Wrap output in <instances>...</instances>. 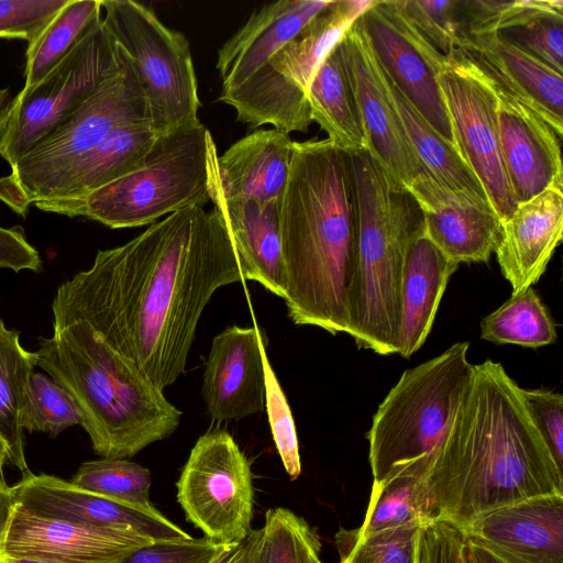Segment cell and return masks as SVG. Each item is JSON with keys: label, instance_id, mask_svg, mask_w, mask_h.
Returning a JSON list of instances; mask_svg holds the SVG:
<instances>
[{"label": "cell", "instance_id": "cell-1", "mask_svg": "<svg viewBox=\"0 0 563 563\" xmlns=\"http://www.w3.org/2000/svg\"><path fill=\"white\" fill-rule=\"evenodd\" d=\"M243 280L213 208L168 214L63 283L53 324L85 321L124 362L164 390L185 373L200 317L220 287Z\"/></svg>", "mask_w": 563, "mask_h": 563}, {"label": "cell", "instance_id": "cell-2", "mask_svg": "<svg viewBox=\"0 0 563 563\" xmlns=\"http://www.w3.org/2000/svg\"><path fill=\"white\" fill-rule=\"evenodd\" d=\"M437 519L461 528L532 497L563 494L559 468L521 387L500 363L474 365L471 385L439 441L426 476Z\"/></svg>", "mask_w": 563, "mask_h": 563}, {"label": "cell", "instance_id": "cell-3", "mask_svg": "<svg viewBox=\"0 0 563 563\" xmlns=\"http://www.w3.org/2000/svg\"><path fill=\"white\" fill-rule=\"evenodd\" d=\"M279 220L288 317L349 334L357 252L350 153L328 139L294 142Z\"/></svg>", "mask_w": 563, "mask_h": 563}, {"label": "cell", "instance_id": "cell-4", "mask_svg": "<svg viewBox=\"0 0 563 563\" xmlns=\"http://www.w3.org/2000/svg\"><path fill=\"white\" fill-rule=\"evenodd\" d=\"M37 366L74 399L96 454L130 459L172 435L181 411L81 320L53 324Z\"/></svg>", "mask_w": 563, "mask_h": 563}, {"label": "cell", "instance_id": "cell-5", "mask_svg": "<svg viewBox=\"0 0 563 563\" xmlns=\"http://www.w3.org/2000/svg\"><path fill=\"white\" fill-rule=\"evenodd\" d=\"M357 205V252L349 335L358 349L398 352L400 288L408 252L424 233L410 190L366 150L350 153Z\"/></svg>", "mask_w": 563, "mask_h": 563}, {"label": "cell", "instance_id": "cell-6", "mask_svg": "<svg viewBox=\"0 0 563 563\" xmlns=\"http://www.w3.org/2000/svg\"><path fill=\"white\" fill-rule=\"evenodd\" d=\"M217 146L200 122L159 135L143 164L85 196L34 206L111 229L153 224L163 216L210 201Z\"/></svg>", "mask_w": 563, "mask_h": 563}, {"label": "cell", "instance_id": "cell-7", "mask_svg": "<svg viewBox=\"0 0 563 563\" xmlns=\"http://www.w3.org/2000/svg\"><path fill=\"white\" fill-rule=\"evenodd\" d=\"M468 342L405 371L378 406L368 431L374 483L401 473L427 476L433 452L464 398L474 373Z\"/></svg>", "mask_w": 563, "mask_h": 563}, {"label": "cell", "instance_id": "cell-8", "mask_svg": "<svg viewBox=\"0 0 563 563\" xmlns=\"http://www.w3.org/2000/svg\"><path fill=\"white\" fill-rule=\"evenodd\" d=\"M373 0H330L291 40L279 47L247 80L220 92L236 120L253 128L271 124L289 134L307 132L312 119L308 89L328 51Z\"/></svg>", "mask_w": 563, "mask_h": 563}, {"label": "cell", "instance_id": "cell-9", "mask_svg": "<svg viewBox=\"0 0 563 563\" xmlns=\"http://www.w3.org/2000/svg\"><path fill=\"white\" fill-rule=\"evenodd\" d=\"M102 21L128 55L147 103L150 123L165 135L200 123L197 77L186 36L133 0H101Z\"/></svg>", "mask_w": 563, "mask_h": 563}, {"label": "cell", "instance_id": "cell-10", "mask_svg": "<svg viewBox=\"0 0 563 563\" xmlns=\"http://www.w3.org/2000/svg\"><path fill=\"white\" fill-rule=\"evenodd\" d=\"M133 122L150 123V117L145 96L126 55L113 77L11 166L10 175L0 178V200L15 213L25 216L77 159L112 130Z\"/></svg>", "mask_w": 563, "mask_h": 563}, {"label": "cell", "instance_id": "cell-11", "mask_svg": "<svg viewBox=\"0 0 563 563\" xmlns=\"http://www.w3.org/2000/svg\"><path fill=\"white\" fill-rule=\"evenodd\" d=\"M125 57L102 21L40 82L14 97L1 157L18 163L113 77Z\"/></svg>", "mask_w": 563, "mask_h": 563}, {"label": "cell", "instance_id": "cell-12", "mask_svg": "<svg viewBox=\"0 0 563 563\" xmlns=\"http://www.w3.org/2000/svg\"><path fill=\"white\" fill-rule=\"evenodd\" d=\"M176 487L187 521L209 541L236 544L252 532L251 463L228 431L211 430L196 441Z\"/></svg>", "mask_w": 563, "mask_h": 563}, {"label": "cell", "instance_id": "cell-13", "mask_svg": "<svg viewBox=\"0 0 563 563\" xmlns=\"http://www.w3.org/2000/svg\"><path fill=\"white\" fill-rule=\"evenodd\" d=\"M438 79L457 150L504 222L518 205L501 155L495 82L457 51L446 55Z\"/></svg>", "mask_w": 563, "mask_h": 563}, {"label": "cell", "instance_id": "cell-14", "mask_svg": "<svg viewBox=\"0 0 563 563\" xmlns=\"http://www.w3.org/2000/svg\"><path fill=\"white\" fill-rule=\"evenodd\" d=\"M361 20L386 75L430 125L457 148L438 79L446 55L418 31L399 0H373Z\"/></svg>", "mask_w": 563, "mask_h": 563}, {"label": "cell", "instance_id": "cell-15", "mask_svg": "<svg viewBox=\"0 0 563 563\" xmlns=\"http://www.w3.org/2000/svg\"><path fill=\"white\" fill-rule=\"evenodd\" d=\"M366 137V150L406 187L427 170L402 128L384 70L361 16L339 40Z\"/></svg>", "mask_w": 563, "mask_h": 563}, {"label": "cell", "instance_id": "cell-16", "mask_svg": "<svg viewBox=\"0 0 563 563\" xmlns=\"http://www.w3.org/2000/svg\"><path fill=\"white\" fill-rule=\"evenodd\" d=\"M12 486L14 498L48 518L129 532L154 541L191 538L153 505H134L75 486L70 481L30 471Z\"/></svg>", "mask_w": 563, "mask_h": 563}, {"label": "cell", "instance_id": "cell-17", "mask_svg": "<svg viewBox=\"0 0 563 563\" xmlns=\"http://www.w3.org/2000/svg\"><path fill=\"white\" fill-rule=\"evenodd\" d=\"M154 542L157 541L129 532L41 516L16 501L0 547V558L119 563Z\"/></svg>", "mask_w": 563, "mask_h": 563}, {"label": "cell", "instance_id": "cell-18", "mask_svg": "<svg viewBox=\"0 0 563 563\" xmlns=\"http://www.w3.org/2000/svg\"><path fill=\"white\" fill-rule=\"evenodd\" d=\"M264 338L256 325L227 327L212 340L201 394L217 422L240 420L265 407Z\"/></svg>", "mask_w": 563, "mask_h": 563}, {"label": "cell", "instance_id": "cell-19", "mask_svg": "<svg viewBox=\"0 0 563 563\" xmlns=\"http://www.w3.org/2000/svg\"><path fill=\"white\" fill-rule=\"evenodd\" d=\"M424 222V235L451 261L488 262L501 238V221L487 201L438 183L428 172L407 186Z\"/></svg>", "mask_w": 563, "mask_h": 563}, {"label": "cell", "instance_id": "cell-20", "mask_svg": "<svg viewBox=\"0 0 563 563\" xmlns=\"http://www.w3.org/2000/svg\"><path fill=\"white\" fill-rule=\"evenodd\" d=\"M496 92L501 155L517 205L562 190L561 137L528 106L498 86Z\"/></svg>", "mask_w": 563, "mask_h": 563}, {"label": "cell", "instance_id": "cell-21", "mask_svg": "<svg viewBox=\"0 0 563 563\" xmlns=\"http://www.w3.org/2000/svg\"><path fill=\"white\" fill-rule=\"evenodd\" d=\"M462 529L514 563H563V494L496 508Z\"/></svg>", "mask_w": 563, "mask_h": 563}, {"label": "cell", "instance_id": "cell-22", "mask_svg": "<svg viewBox=\"0 0 563 563\" xmlns=\"http://www.w3.org/2000/svg\"><path fill=\"white\" fill-rule=\"evenodd\" d=\"M500 89L539 114L562 139L563 77L497 33L467 35L456 49Z\"/></svg>", "mask_w": 563, "mask_h": 563}, {"label": "cell", "instance_id": "cell-23", "mask_svg": "<svg viewBox=\"0 0 563 563\" xmlns=\"http://www.w3.org/2000/svg\"><path fill=\"white\" fill-rule=\"evenodd\" d=\"M292 143L289 134L261 129L233 143L213 165L210 200L279 201L286 189Z\"/></svg>", "mask_w": 563, "mask_h": 563}, {"label": "cell", "instance_id": "cell-24", "mask_svg": "<svg viewBox=\"0 0 563 563\" xmlns=\"http://www.w3.org/2000/svg\"><path fill=\"white\" fill-rule=\"evenodd\" d=\"M563 192L550 188L526 202L501 222V238L495 251L504 277L516 295L532 287L562 241Z\"/></svg>", "mask_w": 563, "mask_h": 563}, {"label": "cell", "instance_id": "cell-25", "mask_svg": "<svg viewBox=\"0 0 563 563\" xmlns=\"http://www.w3.org/2000/svg\"><path fill=\"white\" fill-rule=\"evenodd\" d=\"M330 0H279L255 11L218 51L221 91L247 80Z\"/></svg>", "mask_w": 563, "mask_h": 563}, {"label": "cell", "instance_id": "cell-26", "mask_svg": "<svg viewBox=\"0 0 563 563\" xmlns=\"http://www.w3.org/2000/svg\"><path fill=\"white\" fill-rule=\"evenodd\" d=\"M231 235L243 279L260 283L284 298L285 272L280 241L279 201L210 200Z\"/></svg>", "mask_w": 563, "mask_h": 563}, {"label": "cell", "instance_id": "cell-27", "mask_svg": "<svg viewBox=\"0 0 563 563\" xmlns=\"http://www.w3.org/2000/svg\"><path fill=\"white\" fill-rule=\"evenodd\" d=\"M459 264L426 235L411 245L401 279L398 354L409 358L431 332L441 299Z\"/></svg>", "mask_w": 563, "mask_h": 563}, {"label": "cell", "instance_id": "cell-28", "mask_svg": "<svg viewBox=\"0 0 563 563\" xmlns=\"http://www.w3.org/2000/svg\"><path fill=\"white\" fill-rule=\"evenodd\" d=\"M158 136L148 122L115 128L66 169L37 202L78 198L125 176L143 164Z\"/></svg>", "mask_w": 563, "mask_h": 563}, {"label": "cell", "instance_id": "cell-29", "mask_svg": "<svg viewBox=\"0 0 563 563\" xmlns=\"http://www.w3.org/2000/svg\"><path fill=\"white\" fill-rule=\"evenodd\" d=\"M312 121L339 148H366V137L342 46L338 41L318 65L308 89Z\"/></svg>", "mask_w": 563, "mask_h": 563}, {"label": "cell", "instance_id": "cell-30", "mask_svg": "<svg viewBox=\"0 0 563 563\" xmlns=\"http://www.w3.org/2000/svg\"><path fill=\"white\" fill-rule=\"evenodd\" d=\"M384 74L407 139L423 168L444 187L489 202L482 184L459 150L430 125Z\"/></svg>", "mask_w": 563, "mask_h": 563}, {"label": "cell", "instance_id": "cell-31", "mask_svg": "<svg viewBox=\"0 0 563 563\" xmlns=\"http://www.w3.org/2000/svg\"><path fill=\"white\" fill-rule=\"evenodd\" d=\"M101 22V0H68L29 44L23 88L40 82Z\"/></svg>", "mask_w": 563, "mask_h": 563}, {"label": "cell", "instance_id": "cell-32", "mask_svg": "<svg viewBox=\"0 0 563 563\" xmlns=\"http://www.w3.org/2000/svg\"><path fill=\"white\" fill-rule=\"evenodd\" d=\"M35 366L36 352L24 349L20 333L8 329L0 319V435L9 446L10 462L23 473L29 470L21 415Z\"/></svg>", "mask_w": 563, "mask_h": 563}, {"label": "cell", "instance_id": "cell-33", "mask_svg": "<svg viewBox=\"0 0 563 563\" xmlns=\"http://www.w3.org/2000/svg\"><path fill=\"white\" fill-rule=\"evenodd\" d=\"M426 477L401 473L387 481L374 483L358 537L399 528H421L435 520Z\"/></svg>", "mask_w": 563, "mask_h": 563}, {"label": "cell", "instance_id": "cell-34", "mask_svg": "<svg viewBox=\"0 0 563 563\" xmlns=\"http://www.w3.org/2000/svg\"><path fill=\"white\" fill-rule=\"evenodd\" d=\"M481 336L495 344L538 349L555 342V323L532 287L525 289L483 318Z\"/></svg>", "mask_w": 563, "mask_h": 563}, {"label": "cell", "instance_id": "cell-35", "mask_svg": "<svg viewBox=\"0 0 563 563\" xmlns=\"http://www.w3.org/2000/svg\"><path fill=\"white\" fill-rule=\"evenodd\" d=\"M313 528L288 508H271L260 529L252 563H322Z\"/></svg>", "mask_w": 563, "mask_h": 563}, {"label": "cell", "instance_id": "cell-36", "mask_svg": "<svg viewBox=\"0 0 563 563\" xmlns=\"http://www.w3.org/2000/svg\"><path fill=\"white\" fill-rule=\"evenodd\" d=\"M497 34L562 75V1L536 0L528 12Z\"/></svg>", "mask_w": 563, "mask_h": 563}, {"label": "cell", "instance_id": "cell-37", "mask_svg": "<svg viewBox=\"0 0 563 563\" xmlns=\"http://www.w3.org/2000/svg\"><path fill=\"white\" fill-rule=\"evenodd\" d=\"M75 486L97 495L142 506H151V473L128 459L84 462L70 481Z\"/></svg>", "mask_w": 563, "mask_h": 563}, {"label": "cell", "instance_id": "cell-38", "mask_svg": "<svg viewBox=\"0 0 563 563\" xmlns=\"http://www.w3.org/2000/svg\"><path fill=\"white\" fill-rule=\"evenodd\" d=\"M76 424H82V416L71 396L52 377L34 372L21 415L22 429L56 437Z\"/></svg>", "mask_w": 563, "mask_h": 563}, {"label": "cell", "instance_id": "cell-39", "mask_svg": "<svg viewBox=\"0 0 563 563\" xmlns=\"http://www.w3.org/2000/svg\"><path fill=\"white\" fill-rule=\"evenodd\" d=\"M420 528H399L358 537L354 529H340L335 545L339 563H416Z\"/></svg>", "mask_w": 563, "mask_h": 563}, {"label": "cell", "instance_id": "cell-40", "mask_svg": "<svg viewBox=\"0 0 563 563\" xmlns=\"http://www.w3.org/2000/svg\"><path fill=\"white\" fill-rule=\"evenodd\" d=\"M265 408L275 448L290 479L301 474V460L294 417L284 390L273 371L268 356L264 357Z\"/></svg>", "mask_w": 563, "mask_h": 563}, {"label": "cell", "instance_id": "cell-41", "mask_svg": "<svg viewBox=\"0 0 563 563\" xmlns=\"http://www.w3.org/2000/svg\"><path fill=\"white\" fill-rule=\"evenodd\" d=\"M408 19L442 54L459 44L456 0H399Z\"/></svg>", "mask_w": 563, "mask_h": 563}, {"label": "cell", "instance_id": "cell-42", "mask_svg": "<svg viewBox=\"0 0 563 563\" xmlns=\"http://www.w3.org/2000/svg\"><path fill=\"white\" fill-rule=\"evenodd\" d=\"M68 0H0V38L32 43Z\"/></svg>", "mask_w": 563, "mask_h": 563}, {"label": "cell", "instance_id": "cell-43", "mask_svg": "<svg viewBox=\"0 0 563 563\" xmlns=\"http://www.w3.org/2000/svg\"><path fill=\"white\" fill-rule=\"evenodd\" d=\"M529 413L556 465L563 471V396L544 389L521 388Z\"/></svg>", "mask_w": 563, "mask_h": 563}, {"label": "cell", "instance_id": "cell-44", "mask_svg": "<svg viewBox=\"0 0 563 563\" xmlns=\"http://www.w3.org/2000/svg\"><path fill=\"white\" fill-rule=\"evenodd\" d=\"M463 529L435 519L422 526L417 536L416 563H466Z\"/></svg>", "mask_w": 563, "mask_h": 563}, {"label": "cell", "instance_id": "cell-45", "mask_svg": "<svg viewBox=\"0 0 563 563\" xmlns=\"http://www.w3.org/2000/svg\"><path fill=\"white\" fill-rule=\"evenodd\" d=\"M223 547L206 538L157 541L136 550L119 563H209Z\"/></svg>", "mask_w": 563, "mask_h": 563}, {"label": "cell", "instance_id": "cell-46", "mask_svg": "<svg viewBox=\"0 0 563 563\" xmlns=\"http://www.w3.org/2000/svg\"><path fill=\"white\" fill-rule=\"evenodd\" d=\"M7 268L14 273L21 271L38 272L42 260L36 249L30 244L24 229L20 225L0 227V269Z\"/></svg>", "mask_w": 563, "mask_h": 563}, {"label": "cell", "instance_id": "cell-47", "mask_svg": "<svg viewBox=\"0 0 563 563\" xmlns=\"http://www.w3.org/2000/svg\"><path fill=\"white\" fill-rule=\"evenodd\" d=\"M465 560L466 563H514L467 536L465 543Z\"/></svg>", "mask_w": 563, "mask_h": 563}, {"label": "cell", "instance_id": "cell-48", "mask_svg": "<svg viewBox=\"0 0 563 563\" xmlns=\"http://www.w3.org/2000/svg\"><path fill=\"white\" fill-rule=\"evenodd\" d=\"M15 503L12 486L7 484L3 473L0 472V547Z\"/></svg>", "mask_w": 563, "mask_h": 563}, {"label": "cell", "instance_id": "cell-49", "mask_svg": "<svg viewBox=\"0 0 563 563\" xmlns=\"http://www.w3.org/2000/svg\"><path fill=\"white\" fill-rule=\"evenodd\" d=\"M252 532L241 543L224 545L209 563H242L251 545Z\"/></svg>", "mask_w": 563, "mask_h": 563}, {"label": "cell", "instance_id": "cell-50", "mask_svg": "<svg viewBox=\"0 0 563 563\" xmlns=\"http://www.w3.org/2000/svg\"><path fill=\"white\" fill-rule=\"evenodd\" d=\"M13 102L14 98L10 89H0V137L7 129L13 109Z\"/></svg>", "mask_w": 563, "mask_h": 563}, {"label": "cell", "instance_id": "cell-51", "mask_svg": "<svg viewBox=\"0 0 563 563\" xmlns=\"http://www.w3.org/2000/svg\"><path fill=\"white\" fill-rule=\"evenodd\" d=\"M10 462V451L7 442L0 435V472H2L5 462Z\"/></svg>", "mask_w": 563, "mask_h": 563}, {"label": "cell", "instance_id": "cell-52", "mask_svg": "<svg viewBox=\"0 0 563 563\" xmlns=\"http://www.w3.org/2000/svg\"><path fill=\"white\" fill-rule=\"evenodd\" d=\"M0 563H56L44 560H34V559H20V558H0Z\"/></svg>", "mask_w": 563, "mask_h": 563}, {"label": "cell", "instance_id": "cell-53", "mask_svg": "<svg viewBox=\"0 0 563 563\" xmlns=\"http://www.w3.org/2000/svg\"><path fill=\"white\" fill-rule=\"evenodd\" d=\"M258 532H260V529L252 530L251 545H250L247 554H246V556H245V559L243 560L242 563H252L253 551H254V547H255L256 540L258 538Z\"/></svg>", "mask_w": 563, "mask_h": 563}]
</instances>
